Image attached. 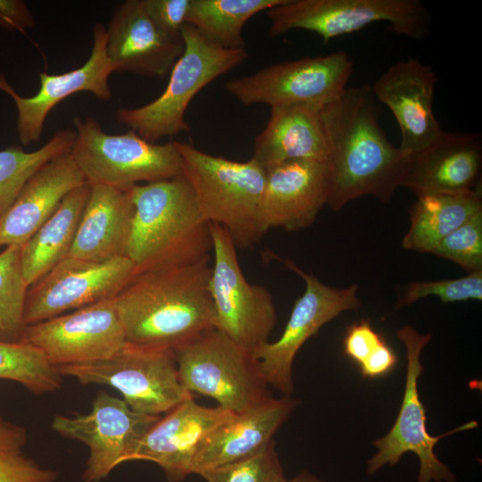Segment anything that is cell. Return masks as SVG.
<instances>
[{"instance_id":"5b68a950","label":"cell","mask_w":482,"mask_h":482,"mask_svg":"<svg viewBox=\"0 0 482 482\" xmlns=\"http://www.w3.org/2000/svg\"><path fill=\"white\" fill-rule=\"evenodd\" d=\"M181 37L184 49L163 92L145 105L121 107L116 112L119 122L152 143L189 131L186 112L195 95L248 57L245 48L222 47L188 23L184 25Z\"/></svg>"},{"instance_id":"f1b7e54d","label":"cell","mask_w":482,"mask_h":482,"mask_svg":"<svg viewBox=\"0 0 482 482\" xmlns=\"http://www.w3.org/2000/svg\"><path fill=\"white\" fill-rule=\"evenodd\" d=\"M286 0H191L187 23L217 45L245 48L243 29L261 12Z\"/></svg>"},{"instance_id":"1f68e13d","label":"cell","mask_w":482,"mask_h":482,"mask_svg":"<svg viewBox=\"0 0 482 482\" xmlns=\"http://www.w3.org/2000/svg\"><path fill=\"white\" fill-rule=\"evenodd\" d=\"M21 245H8L0 253V341L23 342L27 325L24 303L28 284L21 262Z\"/></svg>"},{"instance_id":"ba28073f","label":"cell","mask_w":482,"mask_h":482,"mask_svg":"<svg viewBox=\"0 0 482 482\" xmlns=\"http://www.w3.org/2000/svg\"><path fill=\"white\" fill-rule=\"evenodd\" d=\"M265 12L271 37L304 29L325 43L380 21L393 32L421 40L428 36L433 21L419 0H286Z\"/></svg>"},{"instance_id":"484cf974","label":"cell","mask_w":482,"mask_h":482,"mask_svg":"<svg viewBox=\"0 0 482 482\" xmlns=\"http://www.w3.org/2000/svg\"><path fill=\"white\" fill-rule=\"evenodd\" d=\"M133 215L129 188L90 185L69 256L96 262L126 256Z\"/></svg>"},{"instance_id":"3957f363","label":"cell","mask_w":482,"mask_h":482,"mask_svg":"<svg viewBox=\"0 0 482 482\" xmlns=\"http://www.w3.org/2000/svg\"><path fill=\"white\" fill-rule=\"evenodd\" d=\"M134 205L126 257L136 272L209 260L211 223L182 175L129 188Z\"/></svg>"},{"instance_id":"9c48e42d","label":"cell","mask_w":482,"mask_h":482,"mask_svg":"<svg viewBox=\"0 0 482 482\" xmlns=\"http://www.w3.org/2000/svg\"><path fill=\"white\" fill-rule=\"evenodd\" d=\"M56 368L82 385L113 387L133 411L146 415L160 416L194 398L180 382L171 349L128 344L111 358Z\"/></svg>"},{"instance_id":"44dd1931","label":"cell","mask_w":482,"mask_h":482,"mask_svg":"<svg viewBox=\"0 0 482 482\" xmlns=\"http://www.w3.org/2000/svg\"><path fill=\"white\" fill-rule=\"evenodd\" d=\"M328 195L327 161L295 160L266 169L261 208L263 231L309 227L327 204Z\"/></svg>"},{"instance_id":"8fae6325","label":"cell","mask_w":482,"mask_h":482,"mask_svg":"<svg viewBox=\"0 0 482 482\" xmlns=\"http://www.w3.org/2000/svg\"><path fill=\"white\" fill-rule=\"evenodd\" d=\"M353 71L351 55L337 51L264 67L254 73L229 79L225 89L246 106L312 104L322 107L343 95Z\"/></svg>"},{"instance_id":"8d00e7d4","label":"cell","mask_w":482,"mask_h":482,"mask_svg":"<svg viewBox=\"0 0 482 482\" xmlns=\"http://www.w3.org/2000/svg\"><path fill=\"white\" fill-rule=\"evenodd\" d=\"M144 4L162 31L174 38H182L181 31L187 23L191 0H144Z\"/></svg>"},{"instance_id":"f35d334b","label":"cell","mask_w":482,"mask_h":482,"mask_svg":"<svg viewBox=\"0 0 482 482\" xmlns=\"http://www.w3.org/2000/svg\"><path fill=\"white\" fill-rule=\"evenodd\" d=\"M34 25V16L24 1L0 0L1 27L23 32Z\"/></svg>"},{"instance_id":"30bf717a","label":"cell","mask_w":482,"mask_h":482,"mask_svg":"<svg viewBox=\"0 0 482 482\" xmlns=\"http://www.w3.org/2000/svg\"><path fill=\"white\" fill-rule=\"evenodd\" d=\"M396 336L405 346L406 377L403 401L394 425L386 435L372 442L376 453L367 462V472L373 475L385 466L396 465L406 453H413L419 459L417 482H455L456 477L442 462L435 447L440 439L455 433L476 428L471 420L438 436H431L426 426V411L420 399L418 380L423 372L420 355L430 341L431 334H421L411 326H404Z\"/></svg>"},{"instance_id":"9a60e30c","label":"cell","mask_w":482,"mask_h":482,"mask_svg":"<svg viewBox=\"0 0 482 482\" xmlns=\"http://www.w3.org/2000/svg\"><path fill=\"white\" fill-rule=\"evenodd\" d=\"M136 273L126 256L104 262L68 256L29 286L24 321L33 325L113 298Z\"/></svg>"},{"instance_id":"2e32d148","label":"cell","mask_w":482,"mask_h":482,"mask_svg":"<svg viewBox=\"0 0 482 482\" xmlns=\"http://www.w3.org/2000/svg\"><path fill=\"white\" fill-rule=\"evenodd\" d=\"M23 342L55 367L105 360L128 345L113 298L27 326Z\"/></svg>"},{"instance_id":"7402d4cb","label":"cell","mask_w":482,"mask_h":482,"mask_svg":"<svg viewBox=\"0 0 482 482\" xmlns=\"http://www.w3.org/2000/svg\"><path fill=\"white\" fill-rule=\"evenodd\" d=\"M481 166L480 135L442 130L426 147L407 156L400 187L417 196L478 190Z\"/></svg>"},{"instance_id":"7c38bea8","label":"cell","mask_w":482,"mask_h":482,"mask_svg":"<svg viewBox=\"0 0 482 482\" xmlns=\"http://www.w3.org/2000/svg\"><path fill=\"white\" fill-rule=\"evenodd\" d=\"M213 265L210 292L215 312V328L243 348L253 352L269 342L277 322L270 292L251 284L240 268L237 246L220 225L211 223Z\"/></svg>"},{"instance_id":"f546056e","label":"cell","mask_w":482,"mask_h":482,"mask_svg":"<svg viewBox=\"0 0 482 482\" xmlns=\"http://www.w3.org/2000/svg\"><path fill=\"white\" fill-rule=\"evenodd\" d=\"M75 129L57 131L43 146L25 152L13 145L0 151V218L11 207L28 179L52 159L71 152Z\"/></svg>"},{"instance_id":"4316f807","label":"cell","mask_w":482,"mask_h":482,"mask_svg":"<svg viewBox=\"0 0 482 482\" xmlns=\"http://www.w3.org/2000/svg\"><path fill=\"white\" fill-rule=\"evenodd\" d=\"M89 192L88 183L71 191L21 245V268L28 286L69 256Z\"/></svg>"},{"instance_id":"8992f818","label":"cell","mask_w":482,"mask_h":482,"mask_svg":"<svg viewBox=\"0 0 482 482\" xmlns=\"http://www.w3.org/2000/svg\"><path fill=\"white\" fill-rule=\"evenodd\" d=\"M76 137L70 152L89 185L129 189L139 182H156L183 175L174 142L155 144L129 129L121 135L104 132L93 117H74Z\"/></svg>"},{"instance_id":"e0dca14e","label":"cell","mask_w":482,"mask_h":482,"mask_svg":"<svg viewBox=\"0 0 482 482\" xmlns=\"http://www.w3.org/2000/svg\"><path fill=\"white\" fill-rule=\"evenodd\" d=\"M93 39L90 56L82 66L61 74L39 73L40 87L32 96H20L0 73V90L13 99L17 108V133L22 145L40 139L49 112L71 95L86 91L103 101L112 99L108 79L113 68L106 52V29L103 24L94 25Z\"/></svg>"},{"instance_id":"60d3db41","label":"cell","mask_w":482,"mask_h":482,"mask_svg":"<svg viewBox=\"0 0 482 482\" xmlns=\"http://www.w3.org/2000/svg\"><path fill=\"white\" fill-rule=\"evenodd\" d=\"M286 482H325L317 476L303 471L291 479H287Z\"/></svg>"},{"instance_id":"ffe728a7","label":"cell","mask_w":482,"mask_h":482,"mask_svg":"<svg viewBox=\"0 0 482 482\" xmlns=\"http://www.w3.org/2000/svg\"><path fill=\"white\" fill-rule=\"evenodd\" d=\"M106 29V52L113 71L165 78L181 55L182 38L162 31L147 13L144 0L118 4Z\"/></svg>"},{"instance_id":"83f0119b","label":"cell","mask_w":482,"mask_h":482,"mask_svg":"<svg viewBox=\"0 0 482 482\" xmlns=\"http://www.w3.org/2000/svg\"><path fill=\"white\" fill-rule=\"evenodd\" d=\"M480 212V189L418 195L409 210L411 225L402 245L407 250L429 253L439 240Z\"/></svg>"},{"instance_id":"74e56055","label":"cell","mask_w":482,"mask_h":482,"mask_svg":"<svg viewBox=\"0 0 482 482\" xmlns=\"http://www.w3.org/2000/svg\"><path fill=\"white\" fill-rule=\"evenodd\" d=\"M384 341L369 320H361L347 328L343 340L344 353L359 367Z\"/></svg>"},{"instance_id":"d6a6232c","label":"cell","mask_w":482,"mask_h":482,"mask_svg":"<svg viewBox=\"0 0 482 482\" xmlns=\"http://www.w3.org/2000/svg\"><path fill=\"white\" fill-rule=\"evenodd\" d=\"M27 440L24 427L0 414V482H55L56 470L42 467L25 454Z\"/></svg>"},{"instance_id":"4fadbf2b","label":"cell","mask_w":482,"mask_h":482,"mask_svg":"<svg viewBox=\"0 0 482 482\" xmlns=\"http://www.w3.org/2000/svg\"><path fill=\"white\" fill-rule=\"evenodd\" d=\"M279 260L303 279L305 290L295 302L280 337L261 345L252 354L265 383L284 396H291L294 391L292 369L298 351L322 326L344 312L358 309L361 302L356 284L345 288L332 287L306 273L292 261Z\"/></svg>"},{"instance_id":"603a6c76","label":"cell","mask_w":482,"mask_h":482,"mask_svg":"<svg viewBox=\"0 0 482 482\" xmlns=\"http://www.w3.org/2000/svg\"><path fill=\"white\" fill-rule=\"evenodd\" d=\"M85 183L70 152L46 163L28 179L0 218V245H22L51 217L62 199Z\"/></svg>"},{"instance_id":"4dcf8cb0","label":"cell","mask_w":482,"mask_h":482,"mask_svg":"<svg viewBox=\"0 0 482 482\" xmlns=\"http://www.w3.org/2000/svg\"><path fill=\"white\" fill-rule=\"evenodd\" d=\"M62 377L38 348L25 342L0 341V379L20 383L32 394L44 395L59 390Z\"/></svg>"},{"instance_id":"e575fe53","label":"cell","mask_w":482,"mask_h":482,"mask_svg":"<svg viewBox=\"0 0 482 482\" xmlns=\"http://www.w3.org/2000/svg\"><path fill=\"white\" fill-rule=\"evenodd\" d=\"M429 253L450 260L469 273L482 270V212L439 240Z\"/></svg>"},{"instance_id":"7a4b0ae2","label":"cell","mask_w":482,"mask_h":482,"mask_svg":"<svg viewBox=\"0 0 482 482\" xmlns=\"http://www.w3.org/2000/svg\"><path fill=\"white\" fill-rule=\"evenodd\" d=\"M208 262L134 274L113 297L128 344L174 351L215 328Z\"/></svg>"},{"instance_id":"52a82bcc","label":"cell","mask_w":482,"mask_h":482,"mask_svg":"<svg viewBox=\"0 0 482 482\" xmlns=\"http://www.w3.org/2000/svg\"><path fill=\"white\" fill-rule=\"evenodd\" d=\"M181 384L190 393L214 399L240 413L272 398L252 352L216 328L174 350Z\"/></svg>"},{"instance_id":"ac0fdd59","label":"cell","mask_w":482,"mask_h":482,"mask_svg":"<svg viewBox=\"0 0 482 482\" xmlns=\"http://www.w3.org/2000/svg\"><path fill=\"white\" fill-rule=\"evenodd\" d=\"M234 414L219 405L206 407L187 399L149 428L132 461H152L168 482H181L191 475L193 461L209 436Z\"/></svg>"},{"instance_id":"d6986e66","label":"cell","mask_w":482,"mask_h":482,"mask_svg":"<svg viewBox=\"0 0 482 482\" xmlns=\"http://www.w3.org/2000/svg\"><path fill=\"white\" fill-rule=\"evenodd\" d=\"M437 80L430 66L409 58L390 66L370 87L378 104L395 116L401 131L398 147L408 155L426 147L442 131L432 108Z\"/></svg>"},{"instance_id":"6da1fadb","label":"cell","mask_w":482,"mask_h":482,"mask_svg":"<svg viewBox=\"0 0 482 482\" xmlns=\"http://www.w3.org/2000/svg\"><path fill=\"white\" fill-rule=\"evenodd\" d=\"M321 112L329 145L327 205L338 212L364 195L389 201L400 187L408 154L384 133L380 104L370 87H347Z\"/></svg>"},{"instance_id":"ab89813d","label":"cell","mask_w":482,"mask_h":482,"mask_svg":"<svg viewBox=\"0 0 482 482\" xmlns=\"http://www.w3.org/2000/svg\"><path fill=\"white\" fill-rule=\"evenodd\" d=\"M397 355L385 340L375 352L359 366L360 372L366 378H380L388 375L396 366Z\"/></svg>"},{"instance_id":"5bb4252c","label":"cell","mask_w":482,"mask_h":482,"mask_svg":"<svg viewBox=\"0 0 482 482\" xmlns=\"http://www.w3.org/2000/svg\"><path fill=\"white\" fill-rule=\"evenodd\" d=\"M161 417L133 411L123 399L104 391L86 414L55 415L51 428L58 435L85 444L89 455L84 482H100L121 463L132 461L149 428Z\"/></svg>"},{"instance_id":"277c9868","label":"cell","mask_w":482,"mask_h":482,"mask_svg":"<svg viewBox=\"0 0 482 482\" xmlns=\"http://www.w3.org/2000/svg\"><path fill=\"white\" fill-rule=\"evenodd\" d=\"M173 142L204 219L222 226L237 247H253L265 234L261 208L266 169L253 158L232 161L187 142Z\"/></svg>"},{"instance_id":"836d02e7","label":"cell","mask_w":482,"mask_h":482,"mask_svg":"<svg viewBox=\"0 0 482 482\" xmlns=\"http://www.w3.org/2000/svg\"><path fill=\"white\" fill-rule=\"evenodd\" d=\"M199 476L206 482L287 481L274 439L247 457L208 470Z\"/></svg>"},{"instance_id":"d4e9b609","label":"cell","mask_w":482,"mask_h":482,"mask_svg":"<svg viewBox=\"0 0 482 482\" xmlns=\"http://www.w3.org/2000/svg\"><path fill=\"white\" fill-rule=\"evenodd\" d=\"M321 106L293 104L270 108L255 137L252 156L265 169L288 161H327L329 145Z\"/></svg>"},{"instance_id":"d590c367","label":"cell","mask_w":482,"mask_h":482,"mask_svg":"<svg viewBox=\"0 0 482 482\" xmlns=\"http://www.w3.org/2000/svg\"><path fill=\"white\" fill-rule=\"evenodd\" d=\"M429 295L439 297L445 303L467 300L481 301L482 270L456 279L411 282L406 286L395 308L408 306Z\"/></svg>"},{"instance_id":"cb8c5ba5","label":"cell","mask_w":482,"mask_h":482,"mask_svg":"<svg viewBox=\"0 0 482 482\" xmlns=\"http://www.w3.org/2000/svg\"><path fill=\"white\" fill-rule=\"evenodd\" d=\"M298 403V400L283 395L234 414L206 439L193 461L190 473L200 475L259 451L273 440Z\"/></svg>"}]
</instances>
